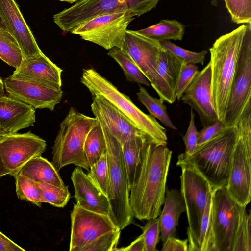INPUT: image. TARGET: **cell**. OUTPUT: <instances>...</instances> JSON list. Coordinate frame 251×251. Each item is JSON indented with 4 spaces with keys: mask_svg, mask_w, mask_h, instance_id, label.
Listing matches in <instances>:
<instances>
[{
    "mask_svg": "<svg viewBox=\"0 0 251 251\" xmlns=\"http://www.w3.org/2000/svg\"><path fill=\"white\" fill-rule=\"evenodd\" d=\"M142 229L141 234L144 243L145 251H157L156 245L161 232L160 220L157 218L148 220Z\"/></svg>",
    "mask_w": 251,
    "mask_h": 251,
    "instance_id": "39",
    "label": "cell"
},
{
    "mask_svg": "<svg viewBox=\"0 0 251 251\" xmlns=\"http://www.w3.org/2000/svg\"><path fill=\"white\" fill-rule=\"evenodd\" d=\"M98 120L84 115L73 107L61 122L52 146L51 163L59 172L70 164L90 169L84 146L87 134Z\"/></svg>",
    "mask_w": 251,
    "mask_h": 251,
    "instance_id": "6",
    "label": "cell"
},
{
    "mask_svg": "<svg viewBox=\"0 0 251 251\" xmlns=\"http://www.w3.org/2000/svg\"><path fill=\"white\" fill-rule=\"evenodd\" d=\"M14 178L18 199L29 201L40 207L43 202V199L37 182L20 173Z\"/></svg>",
    "mask_w": 251,
    "mask_h": 251,
    "instance_id": "33",
    "label": "cell"
},
{
    "mask_svg": "<svg viewBox=\"0 0 251 251\" xmlns=\"http://www.w3.org/2000/svg\"><path fill=\"white\" fill-rule=\"evenodd\" d=\"M101 126L106 143L110 188L109 216L122 230L133 222L134 217L129 204V188L122 145L103 126Z\"/></svg>",
    "mask_w": 251,
    "mask_h": 251,
    "instance_id": "9",
    "label": "cell"
},
{
    "mask_svg": "<svg viewBox=\"0 0 251 251\" xmlns=\"http://www.w3.org/2000/svg\"><path fill=\"white\" fill-rule=\"evenodd\" d=\"M172 151L165 145L148 142L140 166L129 191L133 217L140 220L158 217L164 204Z\"/></svg>",
    "mask_w": 251,
    "mask_h": 251,
    "instance_id": "1",
    "label": "cell"
},
{
    "mask_svg": "<svg viewBox=\"0 0 251 251\" xmlns=\"http://www.w3.org/2000/svg\"><path fill=\"white\" fill-rule=\"evenodd\" d=\"M134 15L128 11L102 14L83 23L71 33L106 50L121 49L129 24Z\"/></svg>",
    "mask_w": 251,
    "mask_h": 251,
    "instance_id": "13",
    "label": "cell"
},
{
    "mask_svg": "<svg viewBox=\"0 0 251 251\" xmlns=\"http://www.w3.org/2000/svg\"><path fill=\"white\" fill-rule=\"evenodd\" d=\"M234 126L236 139L226 189L235 201L247 206L251 198V100Z\"/></svg>",
    "mask_w": 251,
    "mask_h": 251,
    "instance_id": "7",
    "label": "cell"
},
{
    "mask_svg": "<svg viewBox=\"0 0 251 251\" xmlns=\"http://www.w3.org/2000/svg\"><path fill=\"white\" fill-rule=\"evenodd\" d=\"M138 100L147 109L150 115L158 119L167 127L177 130L176 127L171 121L167 111L164 101L154 98L149 94L147 90L140 86L139 91L137 93Z\"/></svg>",
    "mask_w": 251,
    "mask_h": 251,
    "instance_id": "31",
    "label": "cell"
},
{
    "mask_svg": "<svg viewBox=\"0 0 251 251\" xmlns=\"http://www.w3.org/2000/svg\"><path fill=\"white\" fill-rule=\"evenodd\" d=\"M226 128L223 122L220 120H218L211 125L203 127L200 131L198 132L197 146L219 134Z\"/></svg>",
    "mask_w": 251,
    "mask_h": 251,
    "instance_id": "42",
    "label": "cell"
},
{
    "mask_svg": "<svg viewBox=\"0 0 251 251\" xmlns=\"http://www.w3.org/2000/svg\"><path fill=\"white\" fill-rule=\"evenodd\" d=\"M161 46L170 51L176 56L187 64H200L203 65L204 63L205 55L207 53L206 50L196 52L187 50L180 47L169 41H160Z\"/></svg>",
    "mask_w": 251,
    "mask_h": 251,
    "instance_id": "38",
    "label": "cell"
},
{
    "mask_svg": "<svg viewBox=\"0 0 251 251\" xmlns=\"http://www.w3.org/2000/svg\"><path fill=\"white\" fill-rule=\"evenodd\" d=\"M57 0L61 1L67 2H68L70 3H73L76 1L77 2L80 0Z\"/></svg>",
    "mask_w": 251,
    "mask_h": 251,
    "instance_id": "50",
    "label": "cell"
},
{
    "mask_svg": "<svg viewBox=\"0 0 251 251\" xmlns=\"http://www.w3.org/2000/svg\"><path fill=\"white\" fill-rule=\"evenodd\" d=\"M162 251H189L188 239H179L176 237H168L163 243Z\"/></svg>",
    "mask_w": 251,
    "mask_h": 251,
    "instance_id": "43",
    "label": "cell"
},
{
    "mask_svg": "<svg viewBox=\"0 0 251 251\" xmlns=\"http://www.w3.org/2000/svg\"><path fill=\"white\" fill-rule=\"evenodd\" d=\"M195 114L193 109L190 111V120L187 130L183 136V140L185 145L186 154H191L197 147L198 131L195 124Z\"/></svg>",
    "mask_w": 251,
    "mask_h": 251,
    "instance_id": "41",
    "label": "cell"
},
{
    "mask_svg": "<svg viewBox=\"0 0 251 251\" xmlns=\"http://www.w3.org/2000/svg\"><path fill=\"white\" fill-rule=\"evenodd\" d=\"M116 251H145L143 238L141 234L128 246L121 248H117Z\"/></svg>",
    "mask_w": 251,
    "mask_h": 251,
    "instance_id": "45",
    "label": "cell"
},
{
    "mask_svg": "<svg viewBox=\"0 0 251 251\" xmlns=\"http://www.w3.org/2000/svg\"><path fill=\"white\" fill-rule=\"evenodd\" d=\"M107 54L121 66L127 81L147 86L151 85L150 81L134 61L123 50L113 47L109 50Z\"/></svg>",
    "mask_w": 251,
    "mask_h": 251,
    "instance_id": "29",
    "label": "cell"
},
{
    "mask_svg": "<svg viewBox=\"0 0 251 251\" xmlns=\"http://www.w3.org/2000/svg\"><path fill=\"white\" fill-rule=\"evenodd\" d=\"M71 221L70 251H115L117 248L121 230L109 215L75 203Z\"/></svg>",
    "mask_w": 251,
    "mask_h": 251,
    "instance_id": "4",
    "label": "cell"
},
{
    "mask_svg": "<svg viewBox=\"0 0 251 251\" xmlns=\"http://www.w3.org/2000/svg\"><path fill=\"white\" fill-rule=\"evenodd\" d=\"M62 70L43 52L38 56L23 60L10 75L11 78L61 88Z\"/></svg>",
    "mask_w": 251,
    "mask_h": 251,
    "instance_id": "20",
    "label": "cell"
},
{
    "mask_svg": "<svg viewBox=\"0 0 251 251\" xmlns=\"http://www.w3.org/2000/svg\"><path fill=\"white\" fill-rule=\"evenodd\" d=\"M199 72L198 67L194 64L182 63L176 88V99L179 101L187 87L192 83Z\"/></svg>",
    "mask_w": 251,
    "mask_h": 251,
    "instance_id": "40",
    "label": "cell"
},
{
    "mask_svg": "<svg viewBox=\"0 0 251 251\" xmlns=\"http://www.w3.org/2000/svg\"><path fill=\"white\" fill-rule=\"evenodd\" d=\"M84 150L90 167L106 151L105 136L102 126L98 121L87 135Z\"/></svg>",
    "mask_w": 251,
    "mask_h": 251,
    "instance_id": "28",
    "label": "cell"
},
{
    "mask_svg": "<svg viewBox=\"0 0 251 251\" xmlns=\"http://www.w3.org/2000/svg\"><path fill=\"white\" fill-rule=\"evenodd\" d=\"M4 87L9 96L34 109L53 111L63 96L61 88L11 78L4 79Z\"/></svg>",
    "mask_w": 251,
    "mask_h": 251,
    "instance_id": "17",
    "label": "cell"
},
{
    "mask_svg": "<svg viewBox=\"0 0 251 251\" xmlns=\"http://www.w3.org/2000/svg\"><path fill=\"white\" fill-rule=\"evenodd\" d=\"M0 27L8 31L6 25L3 18L0 14Z\"/></svg>",
    "mask_w": 251,
    "mask_h": 251,
    "instance_id": "47",
    "label": "cell"
},
{
    "mask_svg": "<svg viewBox=\"0 0 251 251\" xmlns=\"http://www.w3.org/2000/svg\"><path fill=\"white\" fill-rule=\"evenodd\" d=\"M46 148V141L31 131L17 133L0 140V157L14 177L28 161L42 156Z\"/></svg>",
    "mask_w": 251,
    "mask_h": 251,
    "instance_id": "14",
    "label": "cell"
},
{
    "mask_svg": "<svg viewBox=\"0 0 251 251\" xmlns=\"http://www.w3.org/2000/svg\"><path fill=\"white\" fill-rule=\"evenodd\" d=\"M92 99L91 108L95 118L121 145L134 136H146L127 117L110 102L100 96H93Z\"/></svg>",
    "mask_w": 251,
    "mask_h": 251,
    "instance_id": "18",
    "label": "cell"
},
{
    "mask_svg": "<svg viewBox=\"0 0 251 251\" xmlns=\"http://www.w3.org/2000/svg\"><path fill=\"white\" fill-rule=\"evenodd\" d=\"M164 207L159 216L163 243L169 237H176V227L181 214L186 212L183 197L176 189H166Z\"/></svg>",
    "mask_w": 251,
    "mask_h": 251,
    "instance_id": "24",
    "label": "cell"
},
{
    "mask_svg": "<svg viewBox=\"0 0 251 251\" xmlns=\"http://www.w3.org/2000/svg\"><path fill=\"white\" fill-rule=\"evenodd\" d=\"M25 249L17 244L0 231V251H20Z\"/></svg>",
    "mask_w": 251,
    "mask_h": 251,
    "instance_id": "44",
    "label": "cell"
},
{
    "mask_svg": "<svg viewBox=\"0 0 251 251\" xmlns=\"http://www.w3.org/2000/svg\"><path fill=\"white\" fill-rule=\"evenodd\" d=\"M183 62L162 47L157 67L159 79L155 91L160 99L170 104L176 100V85Z\"/></svg>",
    "mask_w": 251,
    "mask_h": 251,
    "instance_id": "23",
    "label": "cell"
},
{
    "mask_svg": "<svg viewBox=\"0 0 251 251\" xmlns=\"http://www.w3.org/2000/svg\"><path fill=\"white\" fill-rule=\"evenodd\" d=\"M236 139L234 126L226 127L219 134L197 146L191 154H179L176 165L193 166L214 190L226 187Z\"/></svg>",
    "mask_w": 251,
    "mask_h": 251,
    "instance_id": "2",
    "label": "cell"
},
{
    "mask_svg": "<svg viewBox=\"0 0 251 251\" xmlns=\"http://www.w3.org/2000/svg\"><path fill=\"white\" fill-rule=\"evenodd\" d=\"M0 58L16 69L23 60L21 50L11 33L0 27Z\"/></svg>",
    "mask_w": 251,
    "mask_h": 251,
    "instance_id": "30",
    "label": "cell"
},
{
    "mask_svg": "<svg viewBox=\"0 0 251 251\" xmlns=\"http://www.w3.org/2000/svg\"><path fill=\"white\" fill-rule=\"evenodd\" d=\"M87 175L99 190L109 199L110 188L106 151L90 166Z\"/></svg>",
    "mask_w": 251,
    "mask_h": 251,
    "instance_id": "34",
    "label": "cell"
},
{
    "mask_svg": "<svg viewBox=\"0 0 251 251\" xmlns=\"http://www.w3.org/2000/svg\"><path fill=\"white\" fill-rule=\"evenodd\" d=\"M0 14L16 40L23 60L35 58L42 53L14 0H0Z\"/></svg>",
    "mask_w": 251,
    "mask_h": 251,
    "instance_id": "19",
    "label": "cell"
},
{
    "mask_svg": "<svg viewBox=\"0 0 251 251\" xmlns=\"http://www.w3.org/2000/svg\"><path fill=\"white\" fill-rule=\"evenodd\" d=\"M228 194L226 187L212 193L211 228L213 251H232L235 235L246 211Z\"/></svg>",
    "mask_w": 251,
    "mask_h": 251,
    "instance_id": "10",
    "label": "cell"
},
{
    "mask_svg": "<svg viewBox=\"0 0 251 251\" xmlns=\"http://www.w3.org/2000/svg\"><path fill=\"white\" fill-rule=\"evenodd\" d=\"M211 196L206 204L199 234L194 241L188 244L189 251H213L211 228Z\"/></svg>",
    "mask_w": 251,
    "mask_h": 251,
    "instance_id": "32",
    "label": "cell"
},
{
    "mask_svg": "<svg viewBox=\"0 0 251 251\" xmlns=\"http://www.w3.org/2000/svg\"><path fill=\"white\" fill-rule=\"evenodd\" d=\"M139 33L158 41L181 40L185 32L184 25L175 20H162L157 24L137 30Z\"/></svg>",
    "mask_w": 251,
    "mask_h": 251,
    "instance_id": "27",
    "label": "cell"
},
{
    "mask_svg": "<svg viewBox=\"0 0 251 251\" xmlns=\"http://www.w3.org/2000/svg\"><path fill=\"white\" fill-rule=\"evenodd\" d=\"M7 135H8L5 130L0 126V140Z\"/></svg>",
    "mask_w": 251,
    "mask_h": 251,
    "instance_id": "49",
    "label": "cell"
},
{
    "mask_svg": "<svg viewBox=\"0 0 251 251\" xmlns=\"http://www.w3.org/2000/svg\"><path fill=\"white\" fill-rule=\"evenodd\" d=\"M251 100V23L246 24L239 51L229 98L223 123L233 126Z\"/></svg>",
    "mask_w": 251,
    "mask_h": 251,
    "instance_id": "12",
    "label": "cell"
},
{
    "mask_svg": "<svg viewBox=\"0 0 251 251\" xmlns=\"http://www.w3.org/2000/svg\"><path fill=\"white\" fill-rule=\"evenodd\" d=\"M233 22L251 23V0H224Z\"/></svg>",
    "mask_w": 251,
    "mask_h": 251,
    "instance_id": "36",
    "label": "cell"
},
{
    "mask_svg": "<svg viewBox=\"0 0 251 251\" xmlns=\"http://www.w3.org/2000/svg\"><path fill=\"white\" fill-rule=\"evenodd\" d=\"M251 213L244 214L236 233L232 251H251Z\"/></svg>",
    "mask_w": 251,
    "mask_h": 251,
    "instance_id": "37",
    "label": "cell"
},
{
    "mask_svg": "<svg viewBox=\"0 0 251 251\" xmlns=\"http://www.w3.org/2000/svg\"><path fill=\"white\" fill-rule=\"evenodd\" d=\"M9 174V171L6 169L0 157V177Z\"/></svg>",
    "mask_w": 251,
    "mask_h": 251,
    "instance_id": "46",
    "label": "cell"
},
{
    "mask_svg": "<svg viewBox=\"0 0 251 251\" xmlns=\"http://www.w3.org/2000/svg\"><path fill=\"white\" fill-rule=\"evenodd\" d=\"M19 173L37 182H45L59 186L65 185L51 162L42 156L28 161Z\"/></svg>",
    "mask_w": 251,
    "mask_h": 251,
    "instance_id": "25",
    "label": "cell"
},
{
    "mask_svg": "<svg viewBox=\"0 0 251 251\" xmlns=\"http://www.w3.org/2000/svg\"><path fill=\"white\" fill-rule=\"evenodd\" d=\"M180 100L197 112L203 127L211 125L219 120L212 94L210 62L199 71Z\"/></svg>",
    "mask_w": 251,
    "mask_h": 251,
    "instance_id": "16",
    "label": "cell"
},
{
    "mask_svg": "<svg viewBox=\"0 0 251 251\" xmlns=\"http://www.w3.org/2000/svg\"><path fill=\"white\" fill-rule=\"evenodd\" d=\"M181 168L180 193L186 207L188 226V244L197 237L207 202L215 190L206 178L193 166L176 165Z\"/></svg>",
    "mask_w": 251,
    "mask_h": 251,
    "instance_id": "11",
    "label": "cell"
},
{
    "mask_svg": "<svg viewBox=\"0 0 251 251\" xmlns=\"http://www.w3.org/2000/svg\"><path fill=\"white\" fill-rule=\"evenodd\" d=\"M71 180L75 197L78 205L89 211L110 216L108 198L99 190L81 168L77 167L73 170Z\"/></svg>",
    "mask_w": 251,
    "mask_h": 251,
    "instance_id": "21",
    "label": "cell"
},
{
    "mask_svg": "<svg viewBox=\"0 0 251 251\" xmlns=\"http://www.w3.org/2000/svg\"><path fill=\"white\" fill-rule=\"evenodd\" d=\"M37 183L41 191L43 202L60 208L66 205L71 197L68 186L65 185L59 186L45 182Z\"/></svg>",
    "mask_w": 251,
    "mask_h": 251,
    "instance_id": "35",
    "label": "cell"
},
{
    "mask_svg": "<svg viewBox=\"0 0 251 251\" xmlns=\"http://www.w3.org/2000/svg\"><path fill=\"white\" fill-rule=\"evenodd\" d=\"M246 26V24H242L220 36L209 49L212 94L218 119L222 122L225 118Z\"/></svg>",
    "mask_w": 251,
    "mask_h": 251,
    "instance_id": "3",
    "label": "cell"
},
{
    "mask_svg": "<svg viewBox=\"0 0 251 251\" xmlns=\"http://www.w3.org/2000/svg\"><path fill=\"white\" fill-rule=\"evenodd\" d=\"M35 118L32 106L9 96L0 97V126L8 135L33 126Z\"/></svg>",
    "mask_w": 251,
    "mask_h": 251,
    "instance_id": "22",
    "label": "cell"
},
{
    "mask_svg": "<svg viewBox=\"0 0 251 251\" xmlns=\"http://www.w3.org/2000/svg\"><path fill=\"white\" fill-rule=\"evenodd\" d=\"M121 49L132 58L155 91L159 79L157 67L162 49L160 42L127 29Z\"/></svg>",
    "mask_w": 251,
    "mask_h": 251,
    "instance_id": "15",
    "label": "cell"
},
{
    "mask_svg": "<svg viewBox=\"0 0 251 251\" xmlns=\"http://www.w3.org/2000/svg\"><path fill=\"white\" fill-rule=\"evenodd\" d=\"M5 95L3 81L0 77V97Z\"/></svg>",
    "mask_w": 251,
    "mask_h": 251,
    "instance_id": "48",
    "label": "cell"
},
{
    "mask_svg": "<svg viewBox=\"0 0 251 251\" xmlns=\"http://www.w3.org/2000/svg\"><path fill=\"white\" fill-rule=\"evenodd\" d=\"M148 142H150L146 136H136L129 139L122 145L129 191L140 166L143 151Z\"/></svg>",
    "mask_w": 251,
    "mask_h": 251,
    "instance_id": "26",
    "label": "cell"
},
{
    "mask_svg": "<svg viewBox=\"0 0 251 251\" xmlns=\"http://www.w3.org/2000/svg\"><path fill=\"white\" fill-rule=\"evenodd\" d=\"M80 81L93 96H100L115 106L148 138L157 145H167L166 129L150 115L137 107L129 97L120 92L109 80L93 68L83 70Z\"/></svg>",
    "mask_w": 251,
    "mask_h": 251,
    "instance_id": "5",
    "label": "cell"
},
{
    "mask_svg": "<svg viewBox=\"0 0 251 251\" xmlns=\"http://www.w3.org/2000/svg\"><path fill=\"white\" fill-rule=\"evenodd\" d=\"M160 0H80L53 16V22L63 31L71 32L97 16L128 11L140 16L156 7Z\"/></svg>",
    "mask_w": 251,
    "mask_h": 251,
    "instance_id": "8",
    "label": "cell"
}]
</instances>
